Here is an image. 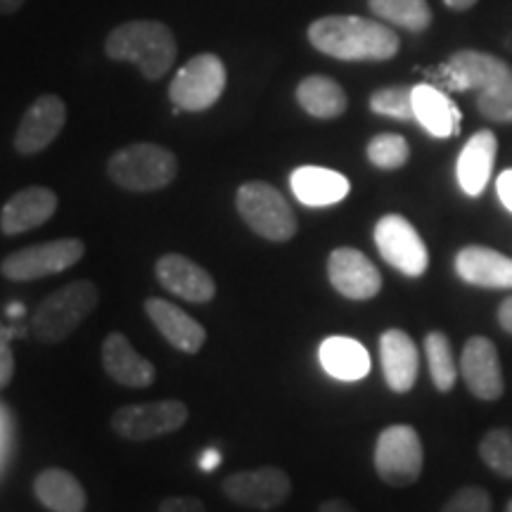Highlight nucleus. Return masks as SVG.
I'll return each instance as SVG.
<instances>
[{"instance_id": "nucleus-1", "label": "nucleus", "mask_w": 512, "mask_h": 512, "mask_svg": "<svg viewBox=\"0 0 512 512\" xmlns=\"http://www.w3.org/2000/svg\"><path fill=\"white\" fill-rule=\"evenodd\" d=\"M309 43L318 53L344 62H384L399 53L396 31L380 19L356 15H328L311 24Z\"/></svg>"}, {"instance_id": "nucleus-2", "label": "nucleus", "mask_w": 512, "mask_h": 512, "mask_svg": "<svg viewBox=\"0 0 512 512\" xmlns=\"http://www.w3.org/2000/svg\"><path fill=\"white\" fill-rule=\"evenodd\" d=\"M107 57L133 62L145 79L157 81L169 72L176 60L178 46L174 31L155 19H133L112 29L105 41Z\"/></svg>"}, {"instance_id": "nucleus-3", "label": "nucleus", "mask_w": 512, "mask_h": 512, "mask_svg": "<svg viewBox=\"0 0 512 512\" xmlns=\"http://www.w3.org/2000/svg\"><path fill=\"white\" fill-rule=\"evenodd\" d=\"M100 292L91 280H76L60 287L38 306L31 318V332L38 342L57 344L74 335L98 306Z\"/></svg>"}, {"instance_id": "nucleus-4", "label": "nucleus", "mask_w": 512, "mask_h": 512, "mask_svg": "<svg viewBox=\"0 0 512 512\" xmlns=\"http://www.w3.org/2000/svg\"><path fill=\"white\" fill-rule=\"evenodd\" d=\"M178 174V159L169 147L155 143H136L114 152L107 162V176L119 188L131 192L162 190Z\"/></svg>"}, {"instance_id": "nucleus-5", "label": "nucleus", "mask_w": 512, "mask_h": 512, "mask_svg": "<svg viewBox=\"0 0 512 512\" xmlns=\"http://www.w3.org/2000/svg\"><path fill=\"white\" fill-rule=\"evenodd\" d=\"M235 204H238L242 221L259 238L287 242L297 235V216H294L290 202L273 185L264 181H249L240 185Z\"/></svg>"}, {"instance_id": "nucleus-6", "label": "nucleus", "mask_w": 512, "mask_h": 512, "mask_svg": "<svg viewBox=\"0 0 512 512\" xmlns=\"http://www.w3.org/2000/svg\"><path fill=\"white\" fill-rule=\"evenodd\" d=\"M425 465L420 434L411 425L387 427L375 444V470L384 484L411 486L420 479Z\"/></svg>"}, {"instance_id": "nucleus-7", "label": "nucleus", "mask_w": 512, "mask_h": 512, "mask_svg": "<svg viewBox=\"0 0 512 512\" xmlns=\"http://www.w3.org/2000/svg\"><path fill=\"white\" fill-rule=\"evenodd\" d=\"M223 91H226V64L214 53H202L178 69L169 86V98L178 110L202 112L216 105Z\"/></svg>"}, {"instance_id": "nucleus-8", "label": "nucleus", "mask_w": 512, "mask_h": 512, "mask_svg": "<svg viewBox=\"0 0 512 512\" xmlns=\"http://www.w3.org/2000/svg\"><path fill=\"white\" fill-rule=\"evenodd\" d=\"M83 254H86V245L76 238L43 242V245L19 249L8 259H3L0 273L15 283H29V280H41L67 271V268L79 264Z\"/></svg>"}, {"instance_id": "nucleus-9", "label": "nucleus", "mask_w": 512, "mask_h": 512, "mask_svg": "<svg viewBox=\"0 0 512 512\" xmlns=\"http://www.w3.org/2000/svg\"><path fill=\"white\" fill-rule=\"evenodd\" d=\"M112 430L126 441H150L171 434L188 422L183 401H147L124 406L112 415Z\"/></svg>"}, {"instance_id": "nucleus-10", "label": "nucleus", "mask_w": 512, "mask_h": 512, "mask_svg": "<svg viewBox=\"0 0 512 512\" xmlns=\"http://www.w3.org/2000/svg\"><path fill=\"white\" fill-rule=\"evenodd\" d=\"M377 252L389 266L401 271L408 278H420L430 266V252L425 240L408 219L401 214H387L375 226Z\"/></svg>"}, {"instance_id": "nucleus-11", "label": "nucleus", "mask_w": 512, "mask_h": 512, "mask_svg": "<svg viewBox=\"0 0 512 512\" xmlns=\"http://www.w3.org/2000/svg\"><path fill=\"white\" fill-rule=\"evenodd\" d=\"M223 494L242 508L275 510L290 498L292 479L280 467L235 472L223 479Z\"/></svg>"}, {"instance_id": "nucleus-12", "label": "nucleus", "mask_w": 512, "mask_h": 512, "mask_svg": "<svg viewBox=\"0 0 512 512\" xmlns=\"http://www.w3.org/2000/svg\"><path fill=\"white\" fill-rule=\"evenodd\" d=\"M460 375L465 387L479 401H496L505 392L501 356L496 344L486 337H470L460 354Z\"/></svg>"}, {"instance_id": "nucleus-13", "label": "nucleus", "mask_w": 512, "mask_h": 512, "mask_svg": "<svg viewBox=\"0 0 512 512\" xmlns=\"http://www.w3.org/2000/svg\"><path fill=\"white\" fill-rule=\"evenodd\" d=\"M446 83L456 91H489L512 79L510 64L482 50H458L441 67Z\"/></svg>"}, {"instance_id": "nucleus-14", "label": "nucleus", "mask_w": 512, "mask_h": 512, "mask_svg": "<svg viewBox=\"0 0 512 512\" xmlns=\"http://www.w3.org/2000/svg\"><path fill=\"white\" fill-rule=\"evenodd\" d=\"M328 278L342 297L354 302H368L382 290L380 271L366 254L354 247H339L330 254Z\"/></svg>"}, {"instance_id": "nucleus-15", "label": "nucleus", "mask_w": 512, "mask_h": 512, "mask_svg": "<svg viewBox=\"0 0 512 512\" xmlns=\"http://www.w3.org/2000/svg\"><path fill=\"white\" fill-rule=\"evenodd\" d=\"M67 124V105L60 95H41L24 112L15 133V150L19 155H38L60 136Z\"/></svg>"}, {"instance_id": "nucleus-16", "label": "nucleus", "mask_w": 512, "mask_h": 512, "mask_svg": "<svg viewBox=\"0 0 512 512\" xmlns=\"http://www.w3.org/2000/svg\"><path fill=\"white\" fill-rule=\"evenodd\" d=\"M157 280L164 290L192 304H207L216 297L214 278L183 254H164L155 266Z\"/></svg>"}, {"instance_id": "nucleus-17", "label": "nucleus", "mask_w": 512, "mask_h": 512, "mask_svg": "<svg viewBox=\"0 0 512 512\" xmlns=\"http://www.w3.org/2000/svg\"><path fill=\"white\" fill-rule=\"evenodd\" d=\"M380 363L384 382L392 392H411L420 370V354L411 335L396 328L384 332L380 337Z\"/></svg>"}, {"instance_id": "nucleus-18", "label": "nucleus", "mask_w": 512, "mask_h": 512, "mask_svg": "<svg viewBox=\"0 0 512 512\" xmlns=\"http://www.w3.org/2000/svg\"><path fill=\"white\" fill-rule=\"evenodd\" d=\"M57 209V195L50 188H41V185H31L15 192L8 202H5L3 211H0V230L5 235H19L34 230L43 223L53 219Z\"/></svg>"}, {"instance_id": "nucleus-19", "label": "nucleus", "mask_w": 512, "mask_h": 512, "mask_svg": "<svg viewBox=\"0 0 512 512\" xmlns=\"http://www.w3.org/2000/svg\"><path fill=\"white\" fill-rule=\"evenodd\" d=\"M456 273L486 290H512V259L491 247L470 245L456 254Z\"/></svg>"}, {"instance_id": "nucleus-20", "label": "nucleus", "mask_w": 512, "mask_h": 512, "mask_svg": "<svg viewBox=\"0 0 512 512\" xmlns=\"http://www.w3.org/2000/svg\"><path fill=\"white\" fill-rule=\"evenodd\" d=\"M102 368H105V373L114 382L131 389L150 387L157 375L155 366L147 358L140 356L121 332H112L102 342Z\"/></svg>"}, {"instance_id": "nucleus-21", "label": "nucleus", "mask_w": 512, "mask_h": 512, "mask_svg": "<svg viewBox=\"0 0 512 512\" xmlns=\"http://www.w3.org/2000/svg\"><path fill=\"white\" fill-rule=\"evenodd\" d=\"M145 313L150 316L155 328L159 330L171 347L183 351V354H197L207 342V330L197 323L195 318L188 316L183 309H178L164 299H147Z\"/></svg>"}, {"instance_id": "nucleus-22", "label": "nucleus", "mask_w": 512, "mask_h": 512, "mask_svg": "<svg viewBox=\"0 0 512 512\" xmlns=\"http://www.w3.org/2000/svg\"><path fill=\"white\" fill-rule=\"evenodd\" d=\"M496 152H498V140L491 131H477L475 136L467 140L456 166L458 183L465 195L470 197L482 195L486 183H489L491 178V171H494Z\"/></svg>"}, {"instance_id": "nucleus-23", "label": "nucleus", "mask_w": 512, "mask_h": 512, "mask_svg": "<svg viewBox=\"0 0 512 512\" xmlns=\"http://www.w3.org/2000/svg\"><path fill=\"white\" fill-rule=\"evenodd\" d=\"M292 192L306 207H330L349 195V181L339 171L323 166H302L290 178Z\"/></svg>"}, {"instance_id": "nucleus-24", "label": "nucleus", "mask_w": 512, "mask_h": 512, "mask_svg": "<svg viewBox=\"0 0 512 512\" xmlns=\"http://www.w3.org/2000/svg\"><path fill=\"white\" fill-rule=\"evenodd\" d=\"M415 119L434 138H451L460 131V112L456 102L448 100L439 88L430 83H420L413 88Z\"/></svg>"}, {"instance_id": "nucleus-25", "label": "nucleus", "mask_w": 512, "mask_h": 512, "mask_svg": "<svg viewBox=\"0 0 512 512\" xmlns=\"http://www.w3.org/2000/svg\"><path fill=\"white\" fill-rule=\"evenodd\" d=\"M325 373L342 382H358L370 373V354L351 337H328L318 349Z\"/></svg>"}, {"instance_id": "nucleus-26", "label": "nucleus", "mask_w": 512, "mask_h": 512, "mask_svg": "<svg viewBox=\"0 0 512 512\" xmlns=\"http://www.w3.org/2000/svg\"><path fill=\"white\" fill-rule=\"evenodd\" d=\"M36 498L53 512H83L86 510V491L72 472L50 467L43 470L34 482Z\"/></svg>"}, {"instance_id": "nucleus-27", "label": "nucleus", "mask_w": 512, "mask_h": 512, "mask_svg": "<svg viewBox=\"0 0 512 512\" xmlns=\"http://www.w3.org/2000/svg\"><path fill=\"white\" fill-rule=\"evenodd\" d=\"M297 102L313 119H337L347 112L349 98L335 79L323 74L306 76L297 86Z\"/></svg>"}, {"instance_id": "nucleus-28", "label": "nucleus", "mask_w": 512, "mask_h": 512, "mask_svg": "<svg viewBox=\"0 0 512 512\" xmlns=\"http://www.w3.org/2000/svg\"><path fill=\"white\" fill-rule=\"evenodd\" d=\"M368 8L382 22L413 34H422L432 27V8L427 0H368Z\"/></svg>"}, {"instance_id": "nucleus-29", "label": "nucleus", "mask_w": 512, "mask_h": 512, "mask_svg": "<svg viewBox=\"0 0 512 512\" xmlns=\"http://www.w3.org/2000/svg\"><path fill=\"white\" fill-rule=\"evenodd\" d=\"M422 347H425L427 366H430L434 387H437L439 392H451L453 384H456L460 368L456 363V356H453V349H451V342H448V337L444 335V332L434 330L425 337V344H422Z\"/></svg>"}, {"instance_id": "nucleus-30", "label": "nucleus", "mask_w": 512, "mask_h": 512, "mask_svg": "<svg viewBox=\"0 0 512 512\" xmlns=\"http://www.w3.org/2000/svg\"><path fill=\"white\" fill-rule=\"evenodd\" d=\"M479 458L498 477L512 479V430L498 427L486 432L479 441Z\"/></svg>"}, {"instance_id": "nucleus-31", "label": "nucleus", "mask_w": 512, "mask_h": 512, "mask_svg": "<svg viewBox=\"0 0 512 512\" xmlns=\"http://www.w3.org/2000/svg\"><path fill=\"white\" fill-rule=\"evenodd\" d=\"M368 159L377 169L394 171L406 166L408 157H411V147H408L406 138L396 136V133H380L368 143Z\"/></svg>"}, {"instance_id": "nucleus-32", "label": "nucleus", "mask_w": 512, "mask_h": 512, "mask_svg": "<svg viewBox=\"0 0 512 512\" xmlns=\"http://www.w3.org/2000/svg\"><path fill=\"white\" fill-rule=\"evenodd\" d=\"M370 110L382 117L399 121L415 119L413 110V88L411 86H387L370 95Z\"/></svg>"}, {"instance_id": "nucleus-33", "label": "nucleus", "mask_w": 512, "mask_h": 512, "mask_svg": "<svg viewBox=\"0 0 512 512\" xmlns=\"http://www.w3.org/2000/svg\"><path fill=\"white\" fill-rule=\"evenodd\" d=\"M477 110L482 117L498 124H512V79L479 93Z\"/></svg>"}, {"instance_id": "nucleus-34", "label": "nucleus", "mask_w": 512, "mask_h": 512, "mask_svg": "<svg viewBox=\"0 0 512 512\" xmlns=\"http://www.w3.org/2000/svg\"><path fill=\"white\" fill-rule=\"evenodd\" d=\"M491 508L494 503H491L489 491L482 486H465L448 498L441 512H491Z\"/></svg>"}, {"instance_id": "nucleus-35", "label": "nucleus", "mask_w": 512, "mask_h": 512, "mask_svg": "<svg viewBox=\"0 0 512 512\" xmlns=\"http://www.w3.org/2000/svg\"><path fill=\"white\" fill-rule=\"evenodd\" d=\"M157 512H207L200 498L192 496H169L159 503Z\"/></svg>"}, {"instance_id": "nucleus-36", "label": "nucleus", "mask_w": 512, "mask_h": 512, "mask_svg": "<svg viewBox=\"0 0 512 512\" xmlns=\"http://www.w3.org/2000/svg\"><path fill=\"white\" fill-rule=\"evenodd\" d=\"M12 375H15V358H12L8 342H5L3 332H0V389L10 384Z\"/></svg>"}, {"instance_id": "nucleus-37", "label": "nucleus", "mask_w": 512, "mask_h": 512, "mask_svg": "<svg viewBox=\"0 0 512 512\" xmlns=\"http://www.w3.org/2000/svg\"><path fill=\"white\" fill-rule=\"evenodd\" d=\"M496 192H498V197H501L503 207L508 209L510 214H512V169L503 171V174L498 176V181H496Z\"/></svg>"}, {"instance_id": "nucleus-38", "label": "nucleus", "mask_w": 512, "mask_h": 512, "mask_svg": "<svg viewBox=\"0 0 512 512\" xmlns=\"http://www.w3.org/2000/svg\"><path fill=\"white\" fill-rule=\"evenodd\" d=\"M496 318H498V325H501L505 332H510V335H512V297L503 299L501 306H498Z\"/></svg>"}, {"instance_id": "nucleus-39", "label": "nucleus", "mask_w": 512, "mask_h": 512, "mask_svg": "<svg viewBox=\"0 0 512 512\" xmlns=\"http://www.w3.org/2000/svg\"><path fill=\"white\" fill-rule=\"evenodd\" d=\"M318 512H356L354 508L347 501H342V498H330V501L320 503Z\"/></svg>"}, {"instance_id": "nucleus-40", "label": "nucleus", "mask_w": 512, "mask_h": 512, "mask_svg": "<svg viewBox=\"0 0 512 512\" xmlns=\"http://www.w3.org/2000/svg\"><path fill=\"white\" fill-rule=\"evenodd\" d=\"M219 460H221V453L219 451H207L202 456V460H200V465L204 467V470H214L216 465H219Z\"/></svg>"}, {"instance_id": "nucleus-41", "label": "nucleus", "mask_w": 512, "mask_h": 512, "mask_svg": "<svg viewBox=\"0 0 512 512\" xmlns=\"http://www.w3.org/2000/svg\"><path fill=\"white\" fill-rule=\"evenodd\" d=\"M477 3L479 0H444L446 8H451V10H470V8H475Z\"/></svg>"}, {"instance_id": "nucleus-42", "label": "nucleus", "mask_w": 512, "mask_h": 512, "mask_svg": "<svg viewBox=\"0 0 512 512\" xmlns=\"http://www.w3.org/2000/svg\"><path fill=\"white\" fill-rule=\"evenodd\" d=\"M22 5L24 0H0V12H3V15H12V12H17Z\"/></svg>"}, {"instance_id": "nucleus-43", "label": "nucleus", "mask_w": 512, "mask_h": 512, "mask_svg": "<svg viewBox=\"0 0 512 512\" xmlns=\"http://www.w3.org/2000/svg\"><path fill=\"white\" fill-rule=\"evenodd\" d=\"M8 313H10V316H22V313H24L22 304H10L8 306Z\"/></svg>"}, {"instance_id": "nucleus-44", "label": "nucleus", "mask_w": 512, "mask_h": 512, "mask_svg": "<svg viewBox=\"0 0 512 512\" xmlns=\"http://www.w3.org/2000/svg\"><path fill=\"white\" fill-rule=\"evenodd\" d=\"M505 512H512V498H510V503H508V508H505Z\"/></svg>"}]
</instances>
